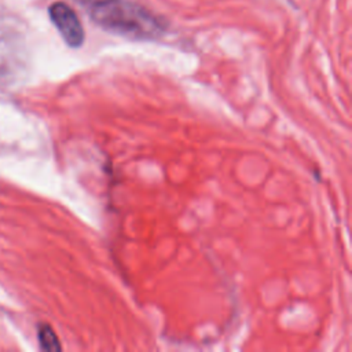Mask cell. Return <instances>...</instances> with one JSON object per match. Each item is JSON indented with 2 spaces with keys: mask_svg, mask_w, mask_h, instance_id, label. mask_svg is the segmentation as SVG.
I'll use <instances>...</instances> for the list:
<instances>
[{
  "mask_svg": "<svg viewBox=\"0 0 352 352\" xmlns=\"http://www.w3.org/2000/svg\"><path fill=\"white\" fill-rule=\"evenodd\" d=\"M50 19L69 47L77 48L84 43L85 34L82 25L74 10L66 3L56 1L48 8Z\"/></svg>",
  "mask_w": 352,
  "mask_h": 352,
  "instance_id": "cell-2",
  "label": "cell"
},
{
  "mask_svg": "<svg viewBox=\"0 0 352 352\" xmlns=\"http://www.w3.org/2000/svg\"><path fill=\"white\" fill-rule=\"evenodd\" d=\"M102 29L132 40H154L164 22L144 7L128 0H77Z\"/></svg>",
  "mask_w": 352,
  "mask_h": 352,
  "instance_id": "cell-1",
  "label": "cell"
},
{
  "mask_svg": "<svg viewBox=\"0 0 352 352\" xmlns=\"http://www.w3.org/2000/svg\"><path fill=\"white\" fill-rule=\"evenodd\" d=\"M38 341H40V346L44 351H60L62 346L59 344L58 336L55 334L54 329L48 324H43L38 329Z\"/></svg>",
  "mask_w": 352,
  "mask_h": 352,
  "instance_id": "cell-3",
  "label": "cell"
}]
</instances>
